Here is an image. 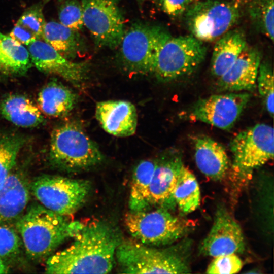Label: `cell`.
<instances>
[{
	"label": "cell",
	"instance_id": "cell-1",
	"mask_svg": "<svg viewBox=\"0 0 274 274\" xmlns=\"http://www.w3.org/2000/svg\"><path fill=\"white\" fill-rule=\"evenodd\" d=\"M68 247L51 255L47 273H107L113 269L122 241L119 229L102 221L83 224Z\"/></svg>",
	"mask_w": 274,
	"mask_h": 274
},
{
	"label": "cell",
	"instance_id": "cell-2",
	"mask_svg": "<svg viewBox=\"0 0 274 274\" xmlns=\"http://www.w3.org/2000/svg\"><path fill=\"white\" fill-rule=\"evenodd\" d=\"M66 217L41 204L26 208L14 225L30 260H46L61 244L78 233L84 224Z\"/></svg>",
	"mask_w": 274,
	"mask_h": 274
},
{
	"label": "cell",
	"instance_id": "cell-3",
	"mask_svg": "<svg viewBox=\"0 0 274 274\" xmlns=\"http://www.w3.org/2000/svg\"><path fill=\"white\" fill-rule=\"evenodd\" d=\"M191 246L192 242L186 239L165 249L136 240H122L116 249L115 260L122 273H189Z\"/></svg>",
	"mask_w": 274,
	"mask_h": 274
},
{
	"label": "cell",
	"instance_id": "cell-4",
	"mask_svg": "<svg viewBox=\"0 0 274 274\" xmlns=\"http://www.w3.org/2000/svg\"><path fill=\"white\" fill-rule=\"evenodd\" d=\"M49 158L56 168L67 172L83 170L94 167L104 160L98 146L75 122H65L52 131Z\"/></svg>",
	"mask_w": 274,
	"mask_h": 274
},
{
	"label": "cell",
	"instance_id": "cell-5",
	"mask_svg": "<svg viewBox=\"0 0 274 274\" xmlns=\"http://www.w3.org/2000/svg\"><path fill=\"white\" fill-rule=\"evenodd\" d=\"M203 43L192 35L172 36L166 30L156 53L152 74L169 82L192 74L205 59Z\"/></svg>",
	"mask_w": 274,
	"mask_h": 274
},
{
	"label": "cell",
	"instance_id": "cell-6",
	"mask_svg": "<svg viewBox=\"0 0 274 274\" xmlns=\"http://www.w3.org/2000/svg\"><path fill=\"white\" fill-rule=\"evenodd\" d=\"M157 208L130 211L124 217L125 226L137 241L150 246L170 245L185 236L190 230L189 222Z\"/></svg>",
	"mask_w": 274,
	"mask_h": 274
},
{
	"label": "cell",
	"instance_id": "cell-7",
	"mask_svg": "<svg viewBox=\"0 0 274 274\" xmlns=\"http://www.w3.org/2000/svg\"><path fill=\"white\" fill-rule=\"evenodd\" d=\"M191 35L211 42L231 29L241 16L240 4L233 0L194 1L184 13Z\"/></svg>",
	"mask_w": 274,
	"mask_h": 274
},
{
	"label": "cell",
	"instance_id": "cell-8",
	"mask_svg": "<svg viewBox=\"0 0 274 274\" xmlns=\"http://www.w3.org/2000/svg\"><path fill=\"white\" fill-rule=\"evenodd\" d=\"M89 181L60 176L42 175L30 182V192L40 204L61 216H68L83 205L90 190Z\"/></svg>",
	"mask_w": 274,
	"mask_h": 274
},
{
	"label": "cell",
	"instance_id": "cell-9",
	"mask_svg": "<svg viewBox=\"0 0 274 274\" xmlns=\"http://www.w3.org/2000/svg\"><path fill=\"white\" fill-rule=\"evenodd\" d=\"M165 31L156 25L133 24L125 31L119 45L124 68L132 74H152L155 56Z\"/></svg>",
	"mask_w": 274,
	"mask_h": 274
},
{
	"label": "cell",
	"instance_id": "cell-10",
	"mask_svg": "<svg viewBox=\"0 0 274 274\" xmlns=\"http://www.w3.org/2000/svg\"><path fill=\"white\" fill-rule=\"evenodd\" d=\"M233 167L241 174H249L273 158V128L257 124L235 135L229 144Z\"/></svg>",
	"mask_w": 274,
	"mask_h": 274
},
{
	"label": "cell",
	"instance_id": "cell-11",
	"mask_svg": "<svg viewBox=\"0 0 274 274\" xmlns=\"http://www.w3.org/2000/svg\"><path fill=\"white\" fill-rule=\"evenodd\" d=\"M84 25L99 47L115 49L125 33L118 0H81Z\"/></svg>",
	"mask_w": 274,
	"mask_h": 274
},
{
	"label": "cell",
	"instance_id": "cell-12",
	"mask_svg": "<svg viewBox=\"0 0 274 274\" xmlns=\"http://www.w3.org/2000/svg\"><path fill=\"white\" fill-rule=\"evenodd\" d=\"M251 97L247 92L212 95L198 100L185 116L190 120L228 130L233 126Z\"/></svg>",
	"mask_w": 274,
	"mask_h": 274
},
{
	"label": "cell",
	"instance_id": "cell-13",
	"mask_svg": "<svg viewBox=\"0 0 274 274\" xmlns=\"http://www.w3.org/2000/svg\"><path fill=\"white\" fill-rule=\"evenodd\" d=\"M245 249L244 237L240 225L224 207H218L212 227L199 245V253L215 257L242 253Z\"/></svg>",
	"mask_w": 274,
	"mask_h": 274
},
{
	"label": "cell",
	"instance_id": "cell-14",
	"mask_svg": "<svg viewBox=\"0 0 274 274\" xmlns=\"http://www.w3.org/2000/svg\"><path fill=\"white\" fill-rule=\"evenodd\" d=\"M27 49L32 65L44 73L59 76L77 86L87 77L86 62H75L64 57L42 39L29 44Z\"/></svg>",
	"mask_w": 274,
	"mask_h": 274
},
{
	"label": "cell",
	"instance_id": "cell-15",
	"mask_svg": "<svg viewBox=\"0 0 274 274\" xmlns=\"http://www.w3.org/2000/svg\"><path fill=\"white\" fill-rule=\"evenodd\" d=\"M183 165L181 154L176 152L157 160L149 188L148 209H175L174 191Z\"/></svg>",
	"mask_w": 274,
	"mask_h": 274
},
{
	"label": "cell",
	"instance_id": "cell-16",
	"mask_svg": "<svg viewBox=\"0 0 274 274\" xmlns=\"http://www.w3.org/2000/svg\"><path fill=\"white\" fill-rule=\"evenodd\" d=\"M30 186L26 174L14 167L0 187V224H14L23 214L29 200Z\"/></svg>",
	"mask_w": 274,
	"mask_h": 274
},
{
	"label": "cell",
	"instance_id": "cell-17",
	"mask_svg": "<svg viewBox=\"0 0 274 274\" xmlns=\"http://www.w3.org/2000/svg\"><path fill=\"white\" fill-rule=\"evenodd\" d=\"M95 117L104 130L114 136H129L135 132L138 123L136 109L128 101H99L96 105Z\"/></svg>",
	"mask_w": 274,
	"mask_h": 274
},
{
	"label": "cell",
	"instance_id": "cell-18",
	"mask_svg": "<svg viewBox=\"0 0 274 274\" xmlns=\"http://www.w3.org/2000/svg\"><path fill=\"white\" fill-rule=\"evenodd\" d=\"M260 62L258 50L247 46L231 66L218 78V88L230 92L253 90L256 87Z\"/></svg>",
	"mask_w": 274,
	"mask_h": 274
},
{
	"label": "cell",
	"instance_id": "cell-19",
	"mask_svg": "<svg viewBox=\"0 0 274 274\" xmlns=\"http://www.w3.org/2000/svg\"><path fill=\"white\" fill-rule=\"evenodd\" d=\"M194 143L195 160L200 171L214 180L224 177L229 167V159L224 147L206 135L196 137Z\"/></svg>",
	"mask_w": 274,
	"mask_h": 274
},
{
	"label": "cell",
	"instance_id": "cell-20",
	"mask_svg": "<svg viewBox=\"0 0 274 274\" xmlns=\"http://www.w3.org/2000/svg\"><path fill=\"white\" fill-rule=\"evenodd\" d=\"M247 46L245 33L232 28L219 38L214 45L211 61L212 74L221 76L235 62Z\"/></svg>",
	"mask_w": 274,
	"mask_h": 274
},
{
	"label": "cell",
	"instance_id": "cell-21",
	"mask_svg": "<svg viewBox=\"0 0 274 274\" xmlns=\"http://www.w3.org/2000/svg\"><path fill=\"white\" fill-rule=\"evenodd\" d=\"M0 114L16 126L35 127L44 122L39 108L27 97L19 94H11L0 101Z\"/></svg>",
	"mask_w": 274,
	"mask_h": 274
},
{
	"label": "cell",
	"instance_id": "cell-22",
	"mask_svg": "<svg viewBox=\"0 0 274 274\" xmlns=\"http://www.w3.org/2000/svg\"><path fill=\"white\" fill-rule=\"evenodd\" d=\"M42 39L64 57L72 60L86 51L85 43L78 31L60 22H46Z\"/></svg>",
	"mask_w": 274,
	"mask_h": 274
},
{
	"label": "cell",
	"instance_id": "cell-23",
	"mask_svg": "<svg viewBox=\"0 0 274 274\" xmlns=\"http://www.w3.org/2000/svg\"><path fill=\"white\" fill-rule=\"evenodd\" d=\"M38 103L42 113L52 117H62L69 114L77 101L76 94L63 84L53 81L39 92Z\"/></svg>",
	"mask_w": 274,
	"mask_h": 274
},
{
	"label": "cell",
	"instance_id": "cell-24",
	"mask_svg": "<svg viewBox=\"0 0 274 274\" xmlns=\"http://www.w3.org/2000/svg\"><path fill=\"white\" fill-rule=\"evenodd\" d=\"M32 65L27 48L0 30V74L22 76Z\"/></svg>",
	"mask_w": 274,
	"mask_h": 274
},
{
	"label": "cell",
	"instance_id": "cell-25",
	"mask_svg": "<svg viewBox=\"0 0 274 274\" xmlns=\"http://www.w3.org/2000/svg\"><path fill=\"white\" fill-rule=\"evenodd\" d=\"M49 1L41 0L26 9L18 19L9 35L24 46H28L37 40L42 39L46 24L43 9Z\"/></svg>",
	"mask_w": 274,
	"mask_h": 274
},
{
	"label": "cell",
	"instance_id": "cell-26",
	"mask_svg": "<svg viewBox=\"0 0 274 274\" xmlns=\"http://www.w3.org/2000/svg\"><path fill=\"white\" fill-rule=\"evenodd\" d=\"M157 160H144L134 168L128 206L130 211L148 209L149 188Z\"/></svg>",
	"mask_w": 274,
	"mask_h": 274
},
{
	"label": "cell",
	"instance_id": "cell-27",
	"mask_svg": "<svg viewBox=\"0 0 274 274\" xmlns=\"http://www.w3.org/2000/svg\"><path fill=\"white\" fill-rule=\"evenodd\" d=\"M174 198L183 214L195 211L199 206L200 192L195 176L183 164L180 169L174 191Z\"/></svg>",
	"mask_w": 274,
	"mask_h": 274
},
{
	"label": "cell",
	"instance_id": "cell-28",
	"mask_svg": "<svg viewBox=\"0 0 274 274\" xmlns=\"http://www.w3.org/2000/svg\"><path fill=\"white\" fill-rule=\"evenodd\" d=\"M25 141L23 136L17 133H0V187L15 167Z\"/></svg>",
	"mask_w": 274,
	"mask_h": 274
},
{
	"label": "cell",
	"instance_id": "cell-29",
	"mask_svg": "<svg viewBox=\"0 0 274 274\" xmlns=\"http://www.w3.org/2000/svg\"><path fill=\"white\" fill-rule=\"evenodd\" d=\"M254 24L272 42L274 37L273 0H244Z\"/></svg>",
	"mask_w": 274,
	"mask_h": 274
},
{
	"label": "cell",
	"instance_id": "cell-30",
	"mask_svg": "<svg viewBox=\"0 0 274 274\" xmlns=\"http://www.w3.org/2000/svg\"><path fill=\"white\" fill-rule=\"evenodd\" d=\"M11 225L0 224V257L7 264L17 259L23 249L19 235Z\"/></svg>",
	"mask_w": 274,
	"mask_h": 274
},
{
	"label": "cell",
	"instance_id": "cell-31",
	"mask_svg": "<svg viewBox=\"0 0 274 274\" xmlns=\"http://www.w3.org/2000/svg\"><path fill=\"white\" fill-rule=\"evenodd\" d=\"M258 91L271 117L274 113L273 73L270 63L260 62L256 80Z\"/></svg>",
	"mask_w": 274,
	"mask_h": 274
},
{
	"label": "cell",
	"instance_id": "cell-32",
	"mask_svg": "<svg viewBox=\"0 0 274 274\" xmlns=\"http://www.w3.org/2000/svg\"><path fill=\"white\" fill-rule=\"evenodd\" d=\"M58 11L60 23L73 30L79 31L84 25L83 10L78 0H63Z\"/></svg>",
	"mask_w": 274,
	"mask_h": 274
},
{
	"label": "cell",
	"instance_id": "cell-33",
	"mask_svg": "<svg viewBox=\"0 0 274 274\" xmlns=\"http://www.w3.org/2000/svg\"><path fill=\"white\" fill-rule=\"evenodd\" d=\"M243 262L235 254L215 257L209 265L206 273L210 274H233L242 269Z\"/></svg>",
	"mask_w": 274,
	"mask_h": 274
},
{
	"label": "cell",
	"instance_id": "cell-34",
	"mask_svg": "<svg viewBox=\"0 0 274 274\" xmlns=\"http://www.w3.org/2000/svg\"><path fill=\"white\" fill-rule=\"evenodd\" d=\"M195 0H159L162 10L167 15L177 17L184 14Z\"/></svg>",
	"mask_w": 274,
	"mask_h": 274
},
{
	"label": "cell",
	"instance_id": "cell-35",
	"mask_svg": "<svg viewBox=\"0 0 274 274\" xmlns=\"http://www.w3.org/2000/svg\"><path fill=\"white\" fill-rule=\"evenodd\" d=\"M8 264L0 257V273H6L9 272Z\"/></svg>",
	"mask_w": 274,
	"mask_h": 274
},
{
	"label": "cell",
	"instance_id": "cell-36",
	"mask_svg": "<svg viewBox=\"0 0 274 274\" xmlns=\"http://www.w3.org/2000/svg\"><path fill=\"white\" fill-rule=\"evenodd\" d=\"M233 1L237 2V3L241 5L242 2H244V0H233Z\"/></svg>",
	"mask_w": 274,
	"mask_h": 274
},
{
	"label": "cell",
	"instance_id": "cell-37",
	"mask_svg": "<svg viewBox=\"0 0 274 274\" xmlns=\"http://www.w3.org/2000/svg\"><path fill=\"white\" fill-rule=\"evenodd\" d=\"M148 1H155V0H138V1L139 2H143Z\"/></svg>",
	"mask_w": 274,
	"mask_h": 274
},
{
	"label": "cell",
	"instance_id": "cell-38",
	"mask_svg": "<svg viewBox=\"0 0 274 274\" xmlns=\"http://www.w3.org/2000/svg\"><path fill=\"white\" fill-rule=\"evenodd\" d=\"M63 0H58L59 2H61Z\"/></svg>",
	"mask_w": 274,
	"mask_h": 274
}]
</instances>
